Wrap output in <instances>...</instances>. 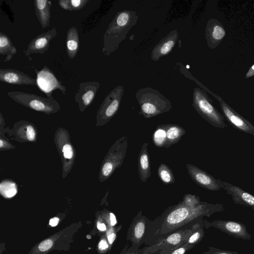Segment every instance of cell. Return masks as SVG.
<instances>
[{
  "instance_id": "7c38bea8",
  "label": "cell",
  "mask_w": 254,
  "mask_h": 254,
  "mask_svg": "<svg viewBox=\"0 0 254 254\" xmlns=\"http://www.w3.org/2000/svg\"><path fill=\"white\" fill-rule=\"evenodd\" d=\"M188 172L191 179L203 189L217 191L222 188V181L216 179L206 172L194 165H187Z\"/></svg>"
},
{
  "instance_id": "f546056e",
  "label": "cell",
  "mask_w": 254,
  "mask_h": 254,
  "mask_svg": "<svg viewBox=\"0 0 254 254\" xmlns=\"http://www.w3.org/2000/svg\"><path fill=\"white\" fill-rule=\"evenodd\" d=\"M193 227V232L186 242L187 244L192 246L200 242L204 236L203 226L199 223H196Z\"/></svg>"
},
{
  "instance_id": "83f0119b",
  "label": "cell",
  "mask_w": 254,
  "mask_h": 254,
  "mask_svg": "<svg viewBox=\"0 0 254 254\" xmlns=\"http://www.w3.org/2000/svg\"><path fill=\"white\" fill-rule=\"evenodd\" d=\"M158 176L161 181L165 184L175 183V177L171 169L166 164L161 163L158 169Z\"/></svg>"
},
{
  "instance_id": "2e32d148",
  "label": "cell",
  "mask_w": 254,
  "mask_h": 254,
  "mask_svg": "<svg viewBox=\"0 0 254 254\" xmlns=\"http://www.w3.org/2000/svg\"><path fill=\"white\" fill-rule=\"evenodd\" d=\"M9 133L12 139L20 142H35L37 131L35 126L27 121H20L16 123Z\"/></svg>"
},
{
  "instance_id": "44dd1931",
  "label": "cell",
  "mask_w": 254,
  "mask_h": 254,
  "mask_svg": "<svg viewBox=\"0 0 254 254\" xmlns=\"http://www.w3.org/2000/svg\"><path fill=\"white\" fill-rule=\"evenodd\" d=\"M147 146V142L143 144L138 157V175L142 182H146L151 176L150 157Z\"/></svg>"
},
{
  "instance_id": "5bb4252c",
  "label": "cell",
  "mask_w": 254,
  "mask_h": 254,
  "mask_svg": "<svg viewBox=\"0 0 254 254\" xmlns=\"http://www.w3.org/2000/svg\"><path fill=\"white\" fill-rule=\"evenodd\" d=\"M205 32L208 47L212 50L222 42L226 35L223 25L218 19L212 18L207 22Z\"/></svg>"
},
{
  "instance_id": "6da1fadb",
  "label": "cell",
  "mask_w": 254,
  "mask_h": 254,
  "mask_svg": "<svg viewBox=\"0 0 254 254\" xmlns=\"http://www.w3.org/2000/svg\"><path fill=\"white\" fill-rule=\"evenodd\" d=\"M138 18L136 12L130 10H124L116 14L103 36L102 52L104 55L110 56L118 49L131 28L137 23Z\"/></svg>"
},
{
  "instance_id": "52a82bcc",
  "label": "cell",
  "mask_w": 254,
  "mask_h": 254,
  "mask_svg": "<svg viewBox=\"0 0 254 254\" xmlns=\"http://www.w3.org/2000/svg\"><path fill=\"white\" fill-rule=\"evenodd\" d=\"M124 93V87L118 85L106 96L96 114V126L108 123L117 113Z\"/></svg>"
},
{
  "instance_id": "b9f144b4",
  "label": "cell",
  "mask_w": 254,
  "mask_h": 254,
  "mask_svg": "<svg viewBox=\"0 0 254 254\" xmlns=\"http://www.w3.org/2000/svg\"><path fill=\"white\" fill-rule=\"evenodd\" d=\"M97 228L99 230L101 231H104L106 230V226L104 223H100L98 222Z\"/></svg>"
},
{
  "instance_id": "d590c367",
  "label": "cell",
  "mask_w": 254,
  "mask_h": 254,
  "mask_svg": "<svg viewBox=\"0 0 254 254\" xmlns=\"http://www.w3.org/2000/svg\"><path fill=\"white\" fill-rule=\"evenodd\" d=\"M193 246L191 245H189L186 243L185 245L180 247L174 251L171 254H184L185 253L190 249Z\"/></svg>"
},
{
  "instance_id": "836d02e7",
  "label": "cell",
  "mask_w": 254,
  "mask_h": 254,
  "mask_svg": "<svg viewBox=\"0 0 254 254\" xmlns=\"http://www.w3.org/2000/svg\"><path fill=\"white\" fill-rule=\"evenodd\" d=\"M0 149L1 151L15 148V147L11 144L5 136L3 137L0 135Z\"/></svg>"
},
{
  "instance_id": "cb8c5ba5",
  "label": "cell",
  "mask_w": 254,
  "mask_h": 254,
  "mask_svg": "<svg viewBox=\"0 0 254 254\" xmlns=\"http://www.w3.org/2000/svg\"><path fill=\"white\" fill-rule=\"evenodd\" d=\"M17 52V50L9 36L2 32H0V55H6L3 61H10Z\"/></svg>"
},
{
  "instance_id": "9c48e42d",
  "label": "cell",
  "mask_w": 254,
  "mask_h": 254,
  "mask_svg": "<svg viewBox=\"0 0 254 254\" xmlns=\"http://www.w3.org/2000/svg\"><path fill=\"white\" fill-rule=\"evenodd\" d=\"M37 75V86L50 99H54L52 93L59 89L64 95L66 91L65 86L60 81L54 72L47 66L44 65L41 70L35 68Z\"/></svg>"
},
{
  "instance_id": "1f68e13d",
  "label": "cell",
  "mask_w": 254,
  "mask_h": 254,
  "mask_svg": "<svg viewBox=\"0 0 254 254\" xmlns=\"http://www.w3.org/2000/svg\"><path fill=\"white\" fill-rule=\"evenodd\" d=\"M184 204L191 207L196 206L201 203L197 196L192 194H186L182 201Z\"/></svg>"
},
{
  "instance_id": "8fae6325",
  "label": "cell",
  "mask_w": 254,
  "mask_h": 254,
  "mask_svg": "<svg viewBox=\"0 0 254 254\" xmlns=\"http://www.w3.org/2000/svg\"><path fill=\"white\" fill-rule=\"evenodd\" d=\"M206 226L213 227L237 239L250 240L252 238L246 226L240 222L218 220L212 222H207Z\"/></svg>"
},
{
  "instance_id": "30bf717a",
  "label": "cell",
  "mask_w": 254,
  "mask_h": 254,
  "mask_svg": "<svg viewBox=\"0 0 254 254\" xmlns=\"http://www.w3.org/2000/svg\"><path fill=\"white\" fill-rule=\"evenodd\" d=\"M211 95L219 101L223 116L233 127L254 135V126L249 121L233 109L222 97L213 92Z\"/></svg>"
},
{
  "instance_id": "603a6c76",
  "label": "cell",
  "mask_w": 254,
  "mask_h": 254,
  "mask_svg": "<svg viewBox=\"0 0 254 254\" xmlns=\"http://www.w3.org/2000/svg\"><path fill=\"white\" fill-rule=\"evenodd\" d=\"M166 140L164 147L168 148L179 142L185 134L186 130L181 126L176 124H165Z\"/></svg>"
},
{
  "instance_id": "8d00e7d4",
  "label": "cell",
  "mask_w": 254,
  "mask_h": 254,
  "mask_svg": "<svg viewBox=\"0 0 254 254\" xmlns=\"http://www.w3.org/2000/svg\"><path fill=\"white\" fill-rule=\"evenodd\" d=\"M109 246L105 240H102L99 243V249L101 250H105L108 248Z\"/></svg>"
},
{
  "instance_id": "ba28073f",
  "label": "cell",
  "mask_w": 254,
  "mask_h": 254,
  "mask_svg": "<svg viewBox=\"0 0 254 254\" xmlns=\"http://www.w3.org/2000/svg\"><path fill=\"white\" fill-rule=\"evenodd\" d=\"M69 137L68 131L61 127L57 129L55 134L54 142L61 157L64 178L70 171L76 156L75 150Z\"/></svg>"
},
{
  "instance_id": "ac0fdd59",
  "label": "cell",
  "mask_w": 254,
  "mask_h": 254,
  "mask_svg": "<svg viewBox=\"0 0 254 254\" xmlns=\"http://www.w3.org/2000/svg\"><path fill=\"white\" fill-rule=\"evenodd\" d=\"M0 81L13 85H37L36 79L13 68L0 69Z\"/></svg>"
},
{
  "instance_id": "ab89813d",
  "label": "cell",
  "mask_w": 254,
  "mask_h": 254,
  "mask_svg": "<svg viewBox=\"0 0 254 254\" xmlns=\"http://www.w3.org/2000/svg\"><path fill=\"white\" fill-rule=\"evenodd\" d=\"M116 238V235L115 233H112L108 236V241L110 244H112Z\"/></svg>"
},
{
  "instance_id": "4dcf8cb0",
  "label": "cell",
  "mask_w": 254,
  "mask_h": 254,
  "mask_svg": "<svg viewBox=\"0 0 254 254\" xmlns=\"http://www.w3.org/2000/svg\"><path fill=\"white\" fill-rule=\"evenodd\" d=\"M145 223L143 219L138 220L134 225L132 229V236L135 241H139L144 235Z\"/></svg>"
},
{
  "instance_id": "60d3db41",
  "label": "cell",
  "mask_w": 254,
  "mask_h": 254,
  "mask_svg": "<svg viewBox=\"0 0 254 254\" xmlns=\"http://www.w3.org/2000/svg\"><path fill=\"white\" fill-rule=\"evenodd\" d=\"M59 222V219L57 217H54L50 219L49 221V224L52 226L54 227L57 225Z\"/></svg>"
},
{
  "instance_id": "8992f818",
  "label": "cell",
  "mask_w": 254,
  "mask_h": 254,
  "mask_svg": "<svg viewBox=\"0 0 254 254\" xmlns=\"http://www.w3.org/2000/svg\"><path fill=\"white\" fill-rule=\"evenodd\" d=\"M127 146L128 139L125 136L121 137L112 145L101 165L99 174L100 182L107 180L117 168L122 165Z\"/></svg>"
},
{
  "instance_id": "f1b7e54d",
  "label": "cell",
  "mask_w": 254,
  "mask_h": 254,
  "mask_svg": "<svg viewBox=\"0 0 254 254\" xmlns=\"http://www.w3.org/2000/svg\"><path fill=\"white\" fill-rule=\"evenodd\" d=\"M152 140L156 146L164 147L166 140L165 124L158 126L153 134Z\"/></svg>"
},
{
  "instance_id": "e575fe53",
  "label": "cell",
  "mask_w": 254,
  "mask_h": 254,
  "mask_svg": "<svg viewBox=\"0 0 254 254\" xmlns=\"http://www.w3.org/2000/svg\"><path fill=\"white\" fill-rule=\"evenodd\" d=\"M52 241L50 239H47L40 244L39 249L41 252H45L49 250L52 247Z\"/></svg>"
},
{
  "instance_id": "d6986e66",
  "label": "cell",
  "mask_w": 254,
  "mask_h": 254,
  "mask_svg": "<svg viewBox=\"0 0 254 254\" xmlns=\"http://www.w3.org/2000/svg\"><path fill=\"white\" fill-rule=\"evenodd\" d=\"M222 188L232 196L235 203L248 206L254 210V195L239 187L222 181Z\"/></svg>"
},
{
  "instance_id": "9a60e30c",
  "label": "cell",
  "mask_w": 254,
  "mask_h": 254,
  "mask_svg": "<svg viewBox=\"0 0 254 254\" xmlns=\"http://www.w3.org/2000/svg\"><path fill=\"white\" fill-rule=\"evenodd\" d=\"M57 35V29L54 27L51 30L38 35L29 43L26 50L24 51L25 56H29L32 54H44L48 51L50 41Z\"/></svg>"
},
{
  "instance_id": "4316f807",
  "label": "cell",
  "mask_w": 254,
  "mask_h": 254,
  "mask_svg": "<svg viewBox=\"0 0 254 254\" xmlns=\"http://www.w3.org/2000/svg\"><path fill=\"white\" fill-rule=\"evenodd\" d=\"M88 1L89 0H60L58 3L64 10L75 11L82 9Z\"/></svg>"
},
{
  "instance_id": "d6a6232c",
  "label": "cell",
  "mask_w": 254,
  "mask_h": 254,
  "mask_svg": "<svg viewBox=\"0 0 254 254\" xmlns=\"http://www.w3.org/2000/svg\"><path fill=\"white\" fill-rule=\"evenodd\" d=\"M208 251L203 254H239L236 251L221 250L214 247H208Z\"/></svg>"
},
{
  "instance_id": "74e56055",
  "label": "cell",
  "mask_w": 254,
  "mask_h": 254,
  "mask_svg": "<svg viewBox=\"0 0 254 254\" xmlns=\"http://www.w3.org/2000/svg\"><path fill=\"white\" fill-rule=\"evenodd\" d=\"M254 76V64L251 66L245 75V79H248Z\"/></svg>"
},
{
  "instance_id": "484cf974",
  "label": "cell",
  "mask_w": 254,
  "mask_h": 254,
  "mask_svg": "<svg viewBox=\"0 0 254 254\" xmlns=\"http://www.w3.org/2000/svg\"><path fill=\"white\" fill-rule=\"evenodd\" d=\"M1 195L7 198L13 197L17 192L16 184L12 180H3L0 184Z\"/></svg>"
},
{
  "instance_id": "ffe728a7",
  "label": "cell",
  "mask_w": 254,
  "mask_h": 254,
  "mask_svg": "<svg viewBox=\"0 0 254 254\" xmlns=\"http://www.w3.org/2000/svg\"><path fill=\"white\" fill-rule=\"evenodd\" d=\"M35 14L41 27L46 28L50 26L52 2L49 0H34Z\"/></svg>"
},
{
  "instance_id": "f35d334b",
  "label": "cell",
  "mask_w": 254,
  "mask_h": 254,
  "mask_svg": "<svg viewBox=\"0 0 254 254\" xmlns=\"http://www.w3.org/2000/svg\"><path fill=\"white\" fill-rule=\"evenodd\" d=\"M109 215H110V224L113 226L115 225L117 223V220H116V217H115V215L112 212L110 213Z\"/></svg>"
},
{
  "instance_id": "7402d4cb",
  "label": "cell",
  "mask_w": 254,
  "mask_h": 254,
  "mask_svg": "<svg viewBox=\"0 0 254 254\" xmlns=\"http://www.w3.org/2000/svg\"><path fill=\"white\" fill-rule=\"evenodd\" d=\"M79 33L75 26H71L67 30L66 36V49L68 57L74 59L79 50Z\"/></svg>"
},
{
  "instance_id": "d4e9b609",
  "label": "cell",
  "mask_w": 254,
  "mask_h": 254,
  "mask_svg": "<svg viewBox=\"0 0 254 254\" xmlns=\"http://www.w3.org/2000/svg\"><path fill=\"white\" fill-rule=\"evenodd\" d=\"M194 230V227L191 230H185L175 232L169 236L165 241L166 244L170 246H178L182 244L187 237H190Z\"/></svg>"
},
{
  "instance_id": "e0dca14e",
  "label": "cell",
  "mask_w": 254,
  "mask_h": 254,
  "mask_svg": "<svg viewBox=\"0 0 254 254\" xmlns=\"http://www.w3.org/2000/svg\"><path fill=\"white\" fill-rule=\"evenodd\" d=\"M179 33L177 29L170 32L162 38L152 50L151 59L152 61H158L162 57L170 54L178 40Z\"/></svg>"
},
{
  "instance_id": "5b68a950",
  "label": "cell",
  "mask_w": 254,
  "mask_h": 254,
  "mask_svg": "<svg viewBox=\"0 0 254 254\" xmlns=\"http://www.w3.org/2000/svg\"><path fill=\"white\" fill-rule=\"evenodd\" d=\"M7 95L17 103L36 111L50 115L60 111L61 107L55 99H50L36 94L13 91Z\"/></svg>"
},
{
  "instance_id": "277c9868",
  "label": "cell",
  "mask_w": 254,
  "mask_h": 254,
  "mask_svg": "<svg viewBox=\"0 0 254 254\" xmlns=\"http://www.w3.org/2000/svg\"><path fill=\"white\" fill-rule=\"evenodd\" d=\"M192 105L196 112L212 126L221 129L227 127L224 117L213 105L204 90L199 87L193 88Z\"/></svg>"
},
{
  "instance_id": "7a4b0ae2",
  "label": "cell",
  "mask_w": 254,
  "mask_h": 254,
  "mask_svg": "<svg viewBox=\"0 0 254 254\" xmlns=\"http://www.w3.org/2000/svg\"><path fill=\"white\" fill-rule=\"evenodd\" d=\"M222 204H210L201 202L196 206L191 207L181 202L174 206L165 219V226L169 229H175L192 220L203 216H209L217 212L224 210Z\"/></svg>"
},
{
  "instance_id": "4fadbf2b",
  "label": "cell",
  "mask_w": 254,
  "mask_h": 254,
  "mask_svg": "<svg viewBox=\"0 0 254 254\" xmlns=\"http://www.w3.org/2000/svg\"><path fill=\"white\" fill-rule=\"evenodd\" d=\"M100 86L99 82L92 81L82 82L79 84L77 91L74 95V99L81 112L92 104Z\"/></svg>"
},
{
  "instance_id": "3957f363",
  "label": "cell",
  "mask_w": 254,
  "mask_h": 254,
  "mask_svg": "<svg viewBox=\"0 0 254 254\" xmlns=\"http://www.w3.org/2000/svg\"><path fill=\"white\" fill-rule=\"evenodd\" d=\"M140 114L146 119L168 112L172 108L170 101L151 87L139 89L135 94Z\"/></svg>"
}]
</instances>
